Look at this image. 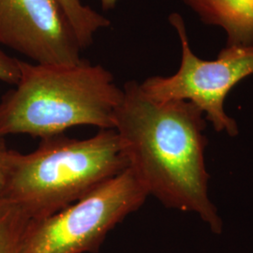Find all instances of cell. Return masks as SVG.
<instances>
[{
	"label": "cell",
	"mask_w": 253,
	"mask_h": 253,
	"mask_svg": "<svg viewBox=\"0 0 253 253\" xmlns=\"http://www.w3.org/2000/svg\"><path fill=\"white\" fill-rule=\"evenodd\" d=\"M200 20L221 27L226 46H253V0H182Z\"/></svg>",
	"instance_id": "52a82bcc"
},
{
	"label": "cell",
	"mask_w": 253,
	"mask_h": 253,
	"mask_svg": "<svg viewBox=\"0 0 253 253\" xmlns=\"http://www.w3.org/2000/svg\"><path fill=\"white\" fill-rule=\"evenodd\" d=\"M0 44L38 64H75L83 50L58 0H0Z\"/></svg>",
	"instance_id": "8992f818"
},
{
	"label": "cell",
	"mask_w": 253,
	"mask_h": 253,
	"mask_svg": "<svg viewBox=\"0 0 253 253\" xmlns=\"http://www.w3.org/2000/svg\"><path fill=\"white\" fill-rule=\"evenodd\" d=\"M19 68L15 87L0 101V135L44 139L81 125L114 128L123 90L101 65L19 60Z\"/></svg>",
	"instance_id": "7a4b0ae2"
},
{
	"label": "cell",
	"mask_w": 253,
	"mask_h": 253,
	"mask_svg": "<svg viewBox=\"0 0 253 253\" xmlns=\"http://www.w3.org/2000/svg\"><path fill=\"white\" fill-rule=\"evenodd\" d=\"M78 37L82 48L91 45L94 36L100 29L111 25L109 19L84 5L82 0H58Z\"/></svg>",
	"instance_id": "9c48e42d"
},
{
	"label": "cell",
	"mask_w": 253,
	"mask_h": 253,
	"mask_svg": "<svg viewBox=\"0 0 253 253\" xmlns=\"http://www.w3.org/2000/svg\"><path fill=\"white\" fill-rule=\"evenodd\" d=\"M115 115L128 169L166 208L197 214L220 234L222 220L209 197L207 119L187 100L157 101L136 81L126 82Z\"/></svg>",
	"instance_id": "6da1fadb"
},
{
	"label": "cell",
	"mask_w": 253,
	"mask_h": 253,
	"mask_svg": "<svg viewBox=\"0 0 253 253\" xmlns=\"http://www.w3.org/2000/svg\"><path fill=\"white\" fill-rule=\"evenodd\" d=\"M19 77V59L9 56L0 48V81L15 85Z\"/></svg>",
	"instance_id": "30bf717a"
},
{
	"label": "cell",
	"mask_w": 253,
	"mask_h": 253,
	"mask_svg": "<svg viewBox=\"0 0 253 253\" xmlns=\"http://www.w3.org/2000/svg\"><path fill=\"white\" fill-rule=\"evenodd\" d=\"M148 194L128 168L51 216L30 219L20 253H96Z\"/></svg>",
	"instance_id": "277c9868"
},
{
	"label": "cell",
	"mask_w": 253,
	"mask_h": 253,
	"mask_svg": "<svg viewBox=\"0 0 253 253\" xmlns=\"http://www.w3.org/2000/svg\"><path fill=\"white\" fill-rule=\"evenodd\" d=\"M29 220L18 204L0 193V253H20Z\"/></svg>",
	"instance_id": "ba28073f"
},
{
	"label": "cell",
	"mask_w": 253,
	"mask_h": 253,
	"mask_svg": "<svg viewBox=\"0 0 253 253\" xmlns=\"http://www.w3.org/2000/svg\"><path fill=\"white\" fill-rule=\"evenodd\" d=\"M169 22L177 32L181 43L180 67L171 76H152L141 87L157 101L187 100L201 109L217 132L231 137L238 134L235 119L225 111L228 94L245 78L253 75V46H225L215 60H205L190 48L184 19L173 12Z\"/></svg>",
	"instance_id": "5b68a950"
},
{
	"label": "cell",
	"mask_w": 253,
	"mask_h": 253,
	"mask_svg": "<svg viewBox=\"0 0 253 253\" xmlns=\"http://www.w3.org/2000/svg\"><path fill=\"white\" fill-rule=\"evenodd\" d=\"M101 8L104 10H110L116 8L118 0H100Z\"/></svg>",
	"instance_id": "7c38bea8"
},
{
	"label": "cell",
	"mask_w": 253,
	"mask_h": 253,
	"mask_svg": "<svg viewBox=\"0 0 253 253\" xmlns=\"http://www.w3.org/2000/svg\"><path fill=\"white\" fill-rule=\"evenodd\" d=\"M12 150L6 145L5 137L0 135V193L5 187L9 173Z\"/></svg>",
	"instance_id": "8fae6325"
},
{
	"label": "cell",
	"mask_w": 253,
	"mask_h": 253,
	"mask_svg": "<svg viewBox=\"0 0 253 253\" xmlns=\"http://www.w3.org/2000/svg\"><path fill=\"white\" fill-rule=\"evenodd\" d=\"M128 167L115 128L72 139L63 134L42 139L28 154L12 150L1 194L30 217L42 218L82 199Z\"/></svg>",
	"instance_id": "3957f363"
}]
</instances>
